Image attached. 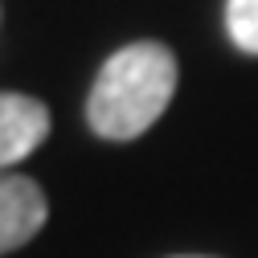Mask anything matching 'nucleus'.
Segmentation results:
<instances>
[{"label": "nucleus", "instance_id": "f257e3e1", "mask_svg": "<svg viewBox=\"0 0 258 258\" xmlns=\"http://www.w3.org/2000/svg\"><path fill=\"white\" fill-rule=\"evenodd\" d=\"M176 90V57L160 41L123 45L103 61L86 99V119L103 140H136L168 111Z\"/></svg>", "mask_w": 258, "mask_h": 258}, {"label": "nucleus", "instance_id": "f03ea898", "mask_svg": "<svg viewBox=\"0 0 258 258\" xmlns=\"http://www.w3.org/2000/svg\"><path fill=\"white\" fill-rule=\"evenodd\" d=\"M45 213L49 205L37 180L0 172V254L25 246L45 225Z\"/></svg>", "mask_w": 258, "mask_h": 258}, {"label": "nucleus", "instance_id": "7ed1b4c3", "mask_svg": "<svg viewBox=\"0 0 258 258\" xmlns=\"http://www.w3.org/2000/svg\"><path fill=\"white\" fill-rule=\"evenodd\" d=\"M49 136V111L33 94H13L0 90V168L25 160L37 152L41 140Z\"/></svg>", "mask_w": 258, "mask_h": 258}, {"label": "nucleus", "instance_id": "20e7f679", "mask_svg": "<svg viewBox=\"0 0 258 258\" xmlns=\"http://www.w3.org/2000/svg\"><path fill=\"white\" fill-rule=\"evenodd\" d=\"M225 29L242 53H258V0H230L225 5Z\"/></svg>", "mask_w": 258, "mask_h": 258}, {"label": "nucleus", "instance_id": "39448f33", "mask_svg": "<svg viewBox=\"0 0 258 258\" xmlns=\"http://www.w3.org/2000/svg\"><path fill=\"white\" fill-rule=\"evenodd\" d=\"M188 258H197V254H188Z\"/></svg>", "mask_w": 258, "mask_h": 258}]
</instances>
